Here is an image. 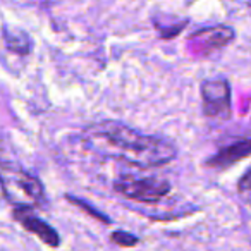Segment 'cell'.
I'll use <instances>...</instances> for the list:
<instances>
[{"mask_svg": "<svg viewBox=\"0 0 251 251\" xmlns=\"http://www.w3.org/2000/svg\"><path fill=\"white\" fill-rule=\"evenodd\" d=\"M66 198H67V201L74 203V205H76V206H79V208H83L84 212H86L88 215H91V217H93V219H98V220H101V222H105V224H108V222H110V219H108V217H105L103 213H100L97 208H95V206L88 205V203L84 201V200H77V198H74L73 195H67Z\"/></svg>", "mask_w": 251, "mask_h": 251, "instance_id": "10", "label": "cell"}, {"mask_svg": "<svg viewBox=\"0 0 251 251\" xmlns=\"http://www.w3.org/2000/svg\"><path fill=\"white\" fill-rule=\"evenodd\" d=\"M236 33L229 26H213V28L206 29H198L196 33H193L189 36V42H200V45L205 47V50H213L226 47L229 42H232Z\"/></svg>", "mask_w": 251, "mask_h": 251, "instance_id": "7", "label": "cell"}, {"mask_svg": "<svg viewBox=\"0 0 251 251\" xmlns=\"http://www.w3.org/2000/svg\"><path fill=\"white\" fill-rule=\"evenodd\" d=\"M201 93V107L203 114L210 119H226L230 117L232 112V101H230V86L226 79H206L200 86Z\"/></svg>", "mask_w": 251, "mask_h": 251, "instance_id": "4", "label": "cell"}, {"mask_svg": "<svg viewBox=\"0 0 251 251\" xmlns=\"http://www.w3.org/2000/svg\"><path fill=\"white\" fill-rule=\"evenodd\" d=\"M251 155V138H237L234 140L230 145H226V147L219 148L217 153L213 155L212 158L206 160V165L213 169H229L230 165L237 164V162L244 160L246 157Z\"/></svg>", "mask_w": 251, "mask_h": 251, "instance_id": "6", "label": "cell"}, {"mask_svg": "<svg viewBox=\"0 0 251 251\" xmlns=\"http://www.w3.org/2000/svg\"><path fill=\"white\" fill-rule=\"evenodd\" d=\"M110 241L121 248H133L140 243V237L131 232H126V230H114L110 234Z\"/></svg>", "mask_w": 251, "mask_h": 251, "instance_id": "9", "label": "cell"}, {"mask_svg": "<svg viewBox=\"0 0 251 251\" xmlns=\"http://www.w3.org/2000/svg\"><path fill=\"white\" fill-rule=\"evenodd\" d=\"M12 217L18 220V224L28 232L35 234L43 244H47L49 248H59L60 246V236L52 226L42 220L35 213L33 206L28 205H19L12 208Z\"/></svg>", "mask_w": 251, "mask_h": 251, "instance_id": "5", "label": "cell"}, {"mask_svg": "<svg viewBox=\"0 0 251 251\" xmlns=\"http://www.w3.org/2000/svg\"><path fill=\"white\" fill-rule=\"evenodd\" d=\"M4 43L11 52L19 55H28L31 52V40L25 31H11L7 26H4Z\"/></svg>", "mask_w": 251, "mask_h": 251, "instance_id": "8", "label": "cell"}, {"mask_svg": "<svg viewBox=\"0 0 251 251\" xmlns=\"http://www.w3.org/2000/svg\"><path fill=\"white\" fill-rule=\"evenodd\" d=\"M2 191L4 198L12 203V206H45L47 196L43 184L14 164H2Z\"/></svg>", "mask_w": 251, "mask_h": 251, "instance_id": "2", "label": "cell"}, {"mask_svg": "<svg viewBox=\"0 0 251 251\" xmlns=\"http://www.w3.org/2000/svg\"><path fill=\"white\" fill-rule=\"evenodd\" d=\"M93 150L140 169L162 167L177 155L176 147L164 138L148 136L117 121H101L86 131Z\"/></svg>", "mask_w": 251, "mask_h": 251, "instance_id": "1", "label": "cell"}, {"mask_svg": "<svg viewBox=\"0 0 251 251\" xmlns=\"http://www.w3.org/2000/svg\"><path fill=\"white\" fill-rule=\"evenodd\" d=\"M237 193H239L241 200L251 206V171H248L239 179V182H237Z\"/></svg>", "mask_w": 251, "mask_h": 251, "instance_id": "11", "label": "cell"}, {"mask_svg": "<svg viewBox=\"0 0 251 251\" xmlns=\"http://www.w3.org/2000/svg\"><path fill=\"white\" fill-rule=\"evenodd\" d=\"M171 182L162 177L124 176L114 182V191L127 200L140 203H157L171 193Z\"/></svg>", "mask_w": 251, "mask_h": 251, "instance_id": "3", "label": "cell"}]
</instances>
